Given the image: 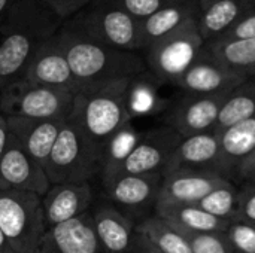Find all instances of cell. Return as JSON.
Masks as SVG:
<instances>
[{
  "instance_id": "cell-1",
  "label": "cell",
  "mask_w": 255,
  "mask_h": 253,
  "mask_svg": "<svg viewBox=\"0 0 255 253\" xmlns=\"http://www.w3.org/2000/svg\"><path fill=\"white\" fill-rule=\"evenodd\" d=\"M63 22L42 0H18L7 10L0 22V89L22 79L33 55Z\"/></svg>"
},
{
  "instance_id": "cell-2",
  "label": "cell",
  "mask_w": 255,
  "mask_h": 253,
  "mask_svg": "<svg viewBox=\"0 0 255 253\" xmlns=\"http://www.w3.org/2000/svg\"><path fill=\"white\" fill-rule=\"evenodd\" d=\"M57 36L70 69L82 86L131 79L148 70L145 58L137 52L121 51L97 43L63 25Z\"/></svg>"
},
{
  "instance_id": "cell-3",
  "label": "cell",
  "mask_w": 255,
  "mask_h": 253,
  "mask_svg": "<svg viewBox=\"0 0 255 253\" xmlns=\"http://www.w3.org/2000/svg\"><path fill=\"white\" fill-rule=\"evenodd\" d=\"M130 79L84 85L73 98L69 119L102 154L109 139L131 122L126 95Z\"/></svg>"
},
{
  "instance_id": "cell-4",
  "label": "cell",
  "mask_w": 255,
  "mask_h": 253,
  "mask_svg": "<svg viewBox=\"0 0 255 253\" xmlns=\"http://www.w3.org/2000/svg\"><path fill=\"white\" fill-rule=\"evenodd\" d=\"M63 27L115 49L143 51L142 21L112 1H93L66 19Z\"/></svg>"
},
{
  "instance_id": "cell-5",
  "label": "cell",
  "mask_w": 255,
  "mask_h": 253,
  "mask_svg": "<svg viewBox=\"0 0 255 253\" xmlns=\"http://www.w3.org/2000/svg\"><path fill=\"white\" fill-rule=\"evenodd\" d=\"M100 170L102 151L67 119L45 164L49 183H88Z\"/></svg>"
},
{
  "instance_id": "cell-6",
  "label": "cell",
  "mask_w": 255,
  "mask_h": 253,
  "mask_svg": "<svg viewBox=\"0 0 255 253\" xmlns=\"http://www.w3.org/2000/svg\"><path fill=\"white\" fill-rule=\"evenodd\" d=\"M0 230L15 253H36L46 231L42 198L27 191L0 189Z\"/></svg>"
},
{
  "instance_id": "cell-7",
  "label": "cell",
  "mask_w": 255,
  "mask_h": 253,
  "mask_svg": "<svg viewBox=\"0 0 255 253\" xmlns=\"http://www.w3.org/2000/svg\"><path fill=\"white\" fill-rule=\"evenodd\" d=\"M205 46L197 19H193L143 51L146 69L161 84L175 85L196 63Z\"/></svg>"
},
{
  "instance_id": "cell-8",
  "label": "cell",
  "mask_w": 255,
  "mask_h": 253,
  "mask_svg": "<svg viewBox=\"0 0 255 253\" xmlns=\"http://www.w3.org/2000/svg\"><path fill=\"white\" fill-rule=\"evenodd\" d=\"M75 92L64 88H54L15 81L0 89V110L4 116H21L31 119L69 118Z\"/></svg>"
},
{
  "instance_id": "cell-9",
  "label": "cell",
  "mask_w": 255,
  "mask_h": 253,
  "mask_svg": "<svg viewBox=\"0 0 255 253\" xmlns=\"http://www.w3.org/2000/svg\"><path fill=\"white\" fill-rule=\"evenodd\" d=\"M230 92L212 95L184 94L181 98L172 101L166 110V125L175 130L182 139L214 131L220 110Z\"/></svg>"
},
{
  "instance_id": "cell-10",
  "label": "cell",
  "mask_w": 255,
  "mask_h": 253,
  "mask_svg": "<svg viewBox=\"0 0 255 253\" xmlns=\"http://www.w3.org/2000/svg\"><path fill=\"white\" fill-rule=\"evenodd\" d=\"M181 142L182 137L167 125L143 131L137 146L120 167L115 177L123 174H163Z\"/></svg>"
},
{
  "instance_id": "cell-11",
  "label": "cell",
  "mask_w": 255,
  "mask_h": 253,
  "mask_svg": "<svg viewBox=\"0 0 255 253\" xmlns=\"http://www.w3.org/2000/svg\"><path fill=\"white\" fill-rule=\"evenodd\" d=\"M230 182L229 177L212 170L181 169L164 176L157 207L199 204L215 188Z\"/></svg>"
},
{
  "instance_id": "cell-12",
  "label": "cell",
  "mask_w": 255,
  "mask_h": 253,
  "mask_svg": "<svg viewBox=\"0 0 255 253\" xmlns=\"http://www.w3.org/2000/svg\"><path fill=\"white\" fill-rule=\"evenodd\" d=\"M248 79V76L232 70L217 60L205 46L200 57L178 79L175 86L182 89L185 94L212 95L230 92Z\"/></svg>"
},
{
  "instance_id": "cell-13",
  "label": "cell",
  "mask_w": 255,
  "mask_h": 253,
  "mask_svg": "<svg viewBox=\"0 0 255 253\" xmlns=\"http://www.w3.org/2000/svg\"><path fill=\"white\" fill-rule=\"evenodd\" d=\"M164 176L151 174H123L105 183V192L109 201L126 216L142 215L155 209Z\"/></svg>"
},
{
  "instance_id": "cell-14",
  "label": "cell",
  "mask_w": 255,
  "mask_h": 253,
  "mask_svg": "<svg viewBox=\"0 0 255 253\" xmlns=\"http://www.w3.org/2000/svg\"><path fill=\"white\" fill-rule=\"evenodd\" d=\"M51 188L43 166H40L12 136L0 161V189L27 191L43 197Z\"/></svg>"
},
{
  "instance_id": "cell-15",
  "label": "cell",
  "mask_w": 255,
  "mask_h": 253,
  "mask_svg": "<svg viewBox=\"0 0 255 253\" xmlns=\"http://www.w3.org/2000/svg\"><path fill=\"white\" fill-rule=\"evenodd\" d=\"M22 79L37 85L70 89L75 94L82 88L70 69L57 34L37 49L27 66Z\"/></svg>"
},
{
  "instance_id": "cell-16",
  "label": "cell",
  "mask_w": 255,
  "mask_h": 253,
  "mask_svg": "<svg viewBox=\"0 0 255 253\" xmlns=\"http://www.w3.org/2000/svg\"><path fill=\"white\" fill-rule=\"evenodd\" d=\"M36 253H103L93 215L85 212L75 219L46 228Z\"/></svg>"
},
{
  "instance_id": "cell-17",
  "label": "cell",
  "mask_w": 255,
  "mask_h": 253,
  "mask_svg": "<svg viewBox=\"0 0 255 253\" xmlns=\"http://www.w3.org/2000/svg\"><path fill=\"white\" fill-rule=\"evenodd\" d=\"M181 169L212 170L224 176L223 154L218 134L215 131H208L182 139L175 154L172 155L163 176Z\"/></svg>"
},
{
  "instance_id": "cell-18",
  "label": "cell",
  "mask_w": 255,
  "mask_h": 253,
  "mask_svg": "<svg viewBox=\"0 0 255 253\" xmlns=\"http://www.w3.org/2000/svg\"><path fill=\"white\" fill-rule=\"evenodd\" d=\"M6 119L12 136L45 169L54 143L69 118L31 119L21 116H6Z\"/></svg>"
},
{
  "instance_id": "cell-19",
  "label": "cell",
  "mask_w": 255,
  "mask_h": 253,
  "mask_svg": "<svg viewBox=\"0 0 255 253\" xmlns=\"http://www.w3.org/2000/svg\"><path fill=\"white\" fill-rule=\"evenodd\" d=\"M93 201L90 183L52 185L42 198L45 227H54L85 213Z\"/></svg>"
},
{
  "instance_id": "cell-20",
  "label": "cell",
  "mask_w": 255,
  "mask_h": 253,
  "mask_svg": "<svg viewBox=\"0 0 255 253\" xmlns=\"http://www.w3.org/2000/svg\"><path fill=\"white\" fill-rule=\"evenodd\" d=\"M93 215L96 234L103 253H130L136 242V224L112 203L99 204Z\"/></svg>"
},
{
  "instance_id": "cell-21",
  "label": "cell",
  "mask_w": 255,
  "mask_h": 253,
  "mask_svg": "<svg viewBox=\"0 0 255 253\" xmlns=\"http://www.w3.org/2000/svg\"><path fill=\"white\" fill-rule=\"evenodd\" d=\"M200 7L196 0H176L149 18L142 21V42L143 51L161 40L163 37L172 34L187 22L199 19Z\"/></svg>"
},
{
  "instance_id": "cell-22",
  "label": "cell",
  "mask_w": 255,
  "mask_h": 253,
  "mask_svg": "<svg viewBox=\"0 0 255 253\" xmlns=\"http://www.w3.org/2000/svg\"><path fill=\"white\" fill-rule=\"evenodd\" d=\"M160 84L161 82L149 70H145L143 73L130 79L127 86L126 106L131 121L166 113L172 100L160 94Z\"/></svg>"
},
{
  "instance_id": "cell-23",
  "label": "cell",
  "mask_w": 255,
  "mask_h": 253,
  "mask_svg": "<svg viewBox=\"0 0 255 253\" xmlns=\"http://www.w3.org/2000/svg\"><path fill=\"white\" fill-rule=\"evenodd\" d=\"M255 10V0H217L199 13V31L206 43L220 39L239 19Z\"/></svg>"
},
{
  "instance_id": "cell-24",
  "label": "cell",
  "mask_w": 255,
  "mask_h": 253,
  "mask_svg": "<svg viewBox=\"0 0 255 253\" xmlns=\"http://www.w3.org/2000/svg\"><path fill=\"white\" fill-rule=\"evenodd\" d=\"M218 137L223 154V173L232 180L238 166L255 149V116L218 133Z\"/></svg>"
},
{
  "instance_id": "cell-25",
  "label": "cell",
  "mask_w": 255,
  "mask_h": 253,
  "mask_svg": "<svg viewBox=\"0 0 255 253\" xmlns=\"http://www.w3.org/2000/svg\"><path fill=\"white\" fill-rule=\"evenodd\" d=\"M155 215L170 222L182 233H226L230 221L220 219L197 204L157 207Z\"/></svg>"
},
{
  "instance_id": "cell-26",
  "label": "cell",
  "mask_w": 255,
  "mask_h": 253,
  "mask_svg": "<svg viewBox=\"0 0 255 253\" xmlns=\"http://www.w3.org/2000/svg\"><path fill=\"white\" fill-rule=\"evenodd\" d=\"M136 234L161 253H193L184 233L158 215L140 221L136 225Z\"/></svg>"
},
{
  "instance_id": "cell-27",
  "label": "cell",
  "mask_w": 255,
  "mask_h": 253,
  "mask_svg": "<svg viewBox=\"0 0 255 253\" xmlns=\"http://www.w3.org/2000/svg\"><path fill=\"white\" fill-rule=\"evenodd\" d=\"M142 134L143 131H139L137 128H134L133 122H128L109 139L102 154L100 176L103 185L117 176L120 167L124 164V161L130 157V154L137 146Z\"/></svg>"
},
{
  "instance_id": "cell-28",
  "label": "cell",
  "mask_w": 255,
  "mask_h": 253,
  "mask_svg": "<svg viewBox=\"0 0 255 253\" xmlns=\"http://www.w3.org/2000/svg\"><path fill=\"white\" fill-rule=\"evenodd\" d=\"M255 116V81L248 79L235 88L226 98L215 125V133H221L232 125Z\"/></svg>"
},
{
  "instance_id": "cell-29",
  "label": "cell",
  "mask_w": 255,
  "mask_h": 253,
  "mask_svg": "<svg viewBox=\"0 0 255 253\" xmlns=\"http://www.w3.org/2000/svg\"><path fill=\"white\" fill-rule=\"evenodd\" d=\"M206 49L223 64L248 78L255 73V37L242 40H214Z\"/></svg>"
},
{
  "instance_id": "cell-30",
  "label": "cell",
  "mask_w": 255,
  "mask_h": 253,
  "mask_svg": "<svg viewBox=\"0 0 255 253\" xmlns=\"http://www.w3.org/2000/svg\"><path fill=\"white\" fill-rule=\"evenodd\" d=\"M197 206H200L212 216L235 222L239 206V189L230 180L226 185L215 188Z\"/></svg>"
},
{
  "instance_id": "cell-31",
  "label": "cell",
  "mask_w": 255,
  "mask_h": 253,
  "mask_svg": "<svg viewBox=\"0 0 255 253\" xmlns=\"http://www.w3.org/2000/svg\"><path fill=\"white\" fill-rule=\"evenodd\" d=\"M193 253H235L224 233H184Z\"/></svg>"
},
{
  "instance_id": "cell-32",
  "label": "cell",
  "mask_w": 255,
  "mask_h": 253,
  "mask_svg": "<svg viewBox=\"0 0 255 253\" xmlns=\"http://www.w3.org/2000/svg\"><path fill=\"white\" fill-rule=\"evenodd\" d=\"M224 234L235 253H255V227L235 221Z\"/></svg>"
},
{
  "instance_id": "cell-33",
  "label": "cell",
  "mask_w": 255,
  "mask_h": 253,
  "mask_svg": "<svg viewBox=\"0 0 255 253\" xmlns=\"http://www.w3.org/2000/svg\"><path fill=\"white\" fill-rule=\"evenodd\" d=\"M173 1L176 0H114L112 3L118 4L134 18L143 21Z\"/></svg>"
},
{
  "instance_id": "cell-34",
  "label": "cell",
  "mask_w": 255,
  "mask_h": 253,
  "mask_svg": "<svg viewBox=\"0 0 255 253\" xmlns=\"http://www.w3.org/2000/svg\"><path fill=\"white\" fill-rule=\"evenodd\" d=\"M238 222H244L255 227V183L245 182L239 189V206H238Z\"/></svg>"
},
{
  "instance_id": "cell-35",
  "label": "cell",
  "mask_w": 255,
  "mask_h": 253,
  "mask_svg": "<svg viewBox=\"0 0 255 253\" xmlns=\"http://www.w3.org/2000/svg\"><path fill=\"white\" fill-rule=\"evenodd\" d=\"M255 37V10L239 19L227 33H224L217 40H242ZM214 42V40H212Z\"/></svg>"
},
{
  "instance_id": "cell-36",
  "label": "cell",
  "mask_w": 255,
  "mask_h": 253,
  "mask_svg": "<svg viewBox=\"0 0 255 253\" xmlns=\"http://www.w3.org/2000/svg\"><path fill=\"white\" fill-rule=\"evenodd\" d=\"M42 1L51 10H54L63 21H66L96 0H42Z\"/></svg>"
},
{
  "instance_id": "cell-37",
  "label": "cell",
  "mask_w": 255,
  "mask_h": 253,
  "mask_svg": "<svg viewBox=\"0 0 255 253\" xmlns=\"http://www.w3.org/2000/svg\"><path fill=\"white\" fill-rule=\"evenodd\" d=\"M236 174L242 179V180H250L255 176V149L238 166L236 169Z\"/></svg>"
},
{
  "instance_id": "cell-38",
  "label": "cell",
  "mask_w": 255,
  "mask_h": 253,
  "mask_svg": "<svg viewBox=\"0 0 255 253\" xmlns=\"http://www.w3.org/2000/svg\"><path fill=\"white\" fill-rule=\"evenodd\" d=\"M10 139H12V133L9 130V125H7V119L4 115L0 113V161L10 143Z\"/></svg>"
},
{
  "instance_id": "cell-39",
  "label": "cell",
  "mask_w": 255,
  "mask_h": 253,
  "mask_svg": "<svg viewBox=\"0 0 255 253\" xmlns=\"http://www.w3.org/2000/svg\"><path fill=\"white\" fill-rule=\"evenodd\" d=\"M130 253H161L160 251L154 249L151 245H148L145 240H142L139 236H136V242H134V246L131 249Z\"/></svg>"
},
{
  "instance_id": "cell-40",
  "label": "cell",
  "mask_w": 255,
  "mask_h": 253,
  "mask_svg": "<svg viewBox=\"0 0 255 253\" xmlns=\"http://www.w3.org/2000/svg\"><path fill=\"white\" fill-rule=\"evenodd\" d=\"M18 0H0V22L4 18V15L7 13V10L16 3Z\"/></svg>"
},
{
  "instance_id": "cell-41",
  "label": "cell",
  "mask_w": 255,
  "mask_h": 253,
  "mask_svg": "<svg viewBox=\"0 0 255 253\" xmlns=\"http://www.w3.org/2000/svg\"><path fill=\"white\" fill-rule=\"evenodd\" d=\"M0 253H15L12 251V248L9 246V243L6 242V239H4L1 230H0Z\"/></svg>"
},
{
  "instance_id": "cell-42",
  "label": "cell",
  "mask_w": 255,
  "mask_h": 253,
  "mask_svg": "<svg viewBox=\"0 0 255 253\" xmlns=\"http://www.w3.org/2000/svg\"><path fill=\"white\" fill-rule=\"evenodd\" d=\"M196 1H197L199 7H200V10H202V9H206L209 4H212V3L217 1V0H196Z\"/></svg>"
},
{
  "instance_id": "cell-43",
  "label": "cell",
  "mask_w": 255,
  "mask_h": 253,
  "mask_svg": "<svg viewBox=\"0 0 255 253\" xmlns=\"http://www.w3.org/2000/svg\"><path fill=\"white\" fill-rule=\"evenodd\" d=\"M245 182H247V180H245ZM248 182H253V183H255V176H254V177H253V179H250Z\"/></svg>"
},
{
  "instance_id": "cell-44",
  "label": "cell",
  "mask_w": 255,
  "mask_h": 253,
  "mask_svg": "<svg viewBox=\"0 0 255 253\" xmlns=\"http://www.w3.org/2000/svg\"><path fill=\"white\" fill-rule=\"evenodd\" d=\"M96 1H114V0H96Z\"/></svg>"
},
{
  "instance_id": "cell-45",
  "label": "cell",
  "mask_w": 255,
  "mask_h": 253,
  "mask_svg": "<svg viewBox=\"0 0 255 253\" xmlns=\"http://www.w3.org/2000/svg\"><path fill=\"white\" fill-rule=\"evenodd\" d=\"M251 79H254V81H255V73H254V75H253V78H251Z\"/></svg>"
}]
</instances>
